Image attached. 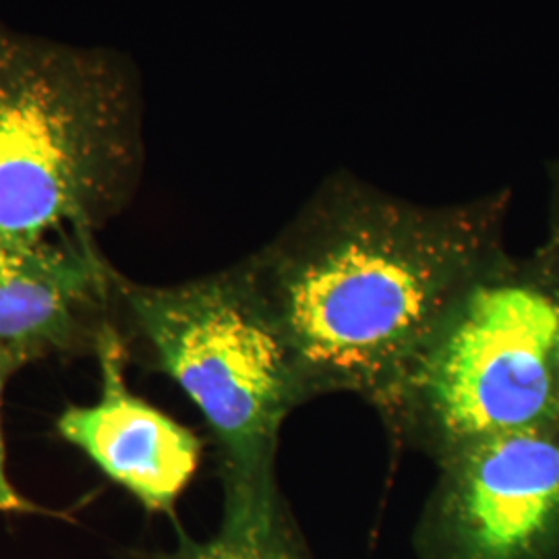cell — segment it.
Returning <instances> with one entry per match:
<instances>
[{
  "instance_id": "cell-6",
  "label": "cell",
  "mask_w": 559,
  "mask_h": 559,
  "mask_svg": "<svg viewBox=\"0 0 559 559\" xmlns=\"http://www.w3.org/2000/svg\"><path fill=\"white\" fill-rule=\"evenodd\" d=\"M96 359L100 396L94 404L69 406L60 413V438L145 510L175 514L177 501L200 468L203 441L129 390L124 380L129 357L115 325L104 332Z\"/></svg>"
},
{
  "instance_id": "cell-9",
  "label": "cell",
  "mask_w": 559,
  "mask_h": 559,
  "mask_svg": "<svg viewBox=\"0 0 559 559\" xmlns=\"http://www.w3.org/2000/svg\"><path fill=\"white\" fill-rule=\"evenodd\" d=\"M27 365L29 360L23 355L0 350V404H2L7 383ZM34 510H36L34 503L21 496L7 475V454H4V441H2V429H0V512H34Z\"/></svg>"
},
{
  "instance_id": "cell-8",
  "label": "cell",
  "mask_w": 559,
  "mask_h": 559,
  "mask_svg": "<svg viewBox=\"0 0 559 559\" xmlns=\"http://www.w3.org/2000/svg\"><path fill=\"white\" fill-rule=\"evenodd\" d=\"M143 559H307V556L282 501L260 514L224 516L214 539L198 543L182 537L173 554Z\"/></svg>"
},
{
  "instance_id": "cell-4",
  "label": "cell",
  "mask_w": 559,
  "mask_h": 559,
  "mask_svg": "<svg viewBox=\"0 0 559 559\" xmlns=\"http://www.w3.org/2000/svg\"><path fill=\"white\" fill-rule=\"evenodd\" d=\"M559 284L501 253L443 316L380 411L400 445L440 464L559 423Z\"/></svg>"
},
{
  "instance_id": "cell-1",
  "label": "cell",
  "mask_w": 559,
  "mask_h": 559,
  "mask_svg": "<svg viewBox=\"0 0 559 559\" xmlns=\"http://www.w3.org/2000/svg\"><path fill=\"white\" fill-rule=\"evenodd\" d=\"M506 203L419 205L338 173L245 258L311 399L350 392L380 413L443 316L506 253Z\"/></svg>"
},
{
  "instance_id": "cell-2",
  "label": "cell",
  "mask_w": 559,
  "mask_h": 559,
  "mask_svg": "<svg viewBox=\"0 0 559 559\" xmlns=\"http://www.w3.org/2000/svg\"><path fill=\"white\" fill-rule=\"evenodd\" d=\"M143 115L129 55L0 20V247L96 242L140 189Z\"/></svg>"
},
{
  "instance_id": "cell-11",
  "label": "cell",
  "mask_w": 559,
  "mask_h": 559,
  "mask_svg": "<svg viewBox=\"0 0 559 559\" xmlns=\"http://www.w3.org/2000/svg\"><path fill=\"white\" fill-rule=\"evenodd\" d=\"M559 284V280H556ZM556 365H558V381H559V332H558V344H556Z\"/></svg>"
},
{
  "instance_id": "cell-3",
  "label": "cell",
  "mask_w": 559,
  "mask_h": 559,
  "mask_svg": "<svg viewBox=\"0 0 559 559\" xmlns=\"http://www.w3.org/2000/svg\"><path fill=\"white\" fill-rule=\"evenodd\" d=\"M112 325L127 357L175 381L216 445L224 514L265 512L276 485L280 429L311 394L247 261L170 286L115 272Z\"/></svg>"
},
{
  "instance_id": "cell-7",
  "label": "cell",
  "mask_w": 559,
  "mask_h": 559,
  "mask_svg": "<svg viewBox=\"0 0 559 559\" xmlns=\"http://www.w3.org/2000/svg\"><path fill=\"white\" fill-rule=\"evenodd\" d=\"M115 272L98 242L38 251L0 247V350L29 362L96 357L112 325Z\"/></svg>"
},
{
  "instance_id": "cell-5",
  "label": "cell",
  "mask_w": 559,
  "mask_h": 559,
  "mask_svg": "<svg viewBox=\"0 0 559 559\" xmlns=\"http://www.w3.org/2000/svg\"><path fill=\"white\" fill-rule=\"evenodd\" d=\"M425 559H549L559 547V423L473 443L438 464Z\"/></svg>"
},
{
  "instance_id": "cell-10",
  "label": "cell",
  "mask_w": 559,
  "mask_h": 559,
  "mask_svg": "<svg viewBox=\"0 0 559 559\" xmlns=\"http://www.w3.org/2000/svg\"><path fill=\"white\" fill-rule=\"evenodd\" d=\"M540 267L554 280H559V160L551 166V195H549V233L535 255Z\"/></svg>"
}]
</instances>
